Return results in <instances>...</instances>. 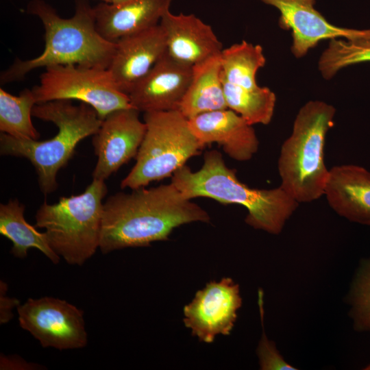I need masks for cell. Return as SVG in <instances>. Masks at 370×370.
Segmentation results:
<instances>
[{
    "label": "cell",
    "instance_id": "cell-1",
    "mask_svg": "<svg viewBox=\"0 0 370 370\" xmlns=\"http://www.w3.org/2000/svg\"><path fill=\"white\" fill-rule=\"evenodd\" d=\"M200 206L186 198L171 182L110 195L103 202L99 249L104 254L149 246L169 240L173 230L193 222L209 223Z\"/></svg>",
    "mask_w": 370,
    "mask_h": 370
},
{
    "label": "cell",
    "instance_id": "cell-2",
    "mask_svg": "<svg viewBox=\"0 0 370 370\" xmlns=\"http://www.w3.org/2000/svg\"><path fill=\"white\" fill-rule=\"evenodd\" d=\"M29 14L37 16L45 29V47L38 56L26 60L16 58L0 75V83L21 81L40 67L76 64L108 69L116 42L104 39L97 32L93 7L87 0H75V13L62 18L43 0H32Z\"/></svg>",
    "mask_w": 370,
    "mask_h": 370
},
{
    "label": "cell",
    "instance_id": "cell-3",
    "mask_svg": "<svg viewBox=\"0 0 370 370\" xmlns=\"http://www.w3.org/2000/svg\"><path fill=\"white\" fill-rule=\"evenodd\" d=\"M171 182L187 199L208 197L223 204L247 208L245 223L256 230L279 234L299 206L280 186L271 189L252 188L241 182L236 170L227 166L222 154L205 153L200 169L184 165L171 176Z\"/></svg>",
    "mask_w": 370,
    "mask_h": 370
},
{
    "label": "cell",
    "instance_id": "cell-4",
    "mask_svg": "<svg viewBox=\"0 0 370 370\" xmlns=\"http://www.w3.org/2000/svg\"><path fill=\"white\" fill-rule=\"evenodd\" d=\"M32 116L54 123L58 133L42 141L1 133L0 153L27 159L36 170L40 191L48 195L57 190V174L73 157L77 145L94 135L102 119L90 106L82 102L73 105L71 100L36 103Z\"/></svg>",
    "mask_w": 370,
    "mask_h": 370
},
{
    "label": "cell",
    "instance_id": "cell-5",
    "mask_svg": "<svg viewBox=\"0 0 370 370\" xmlns=\"http://www.w3.org/2000/svg\"><path fill=\"white\" fill-rule=\"evenodd\" d=\"M335 108L310 101L299 110L291 136L278 161L280 186L295 201L309 203L324 195L330 169L325 164L327 133L334 125Z\"/></svg>",
    "mask_w": 370,
    "mask_h": 370
},
{
    "label": "cell",
    "instance_id": "cell-6",
    "mask_svg": "<svg viewBox=\"0 0 370 370\" xmlns=\"http://www.w3.org/2000/svg\"><path fill=\"white\" fill-rule=\"evenodd\" d=\"M107 193L105 181L92 179L81 194L45 201L37 210L35 227L45 229L49 245L67 264L83 265L99 249Z\"/></svg>",
    "mask_w": 370,
    "mask_h": 370
},
{
    "label": "cell",
    "instance_id": "cell-7",
    "mask_svg": "<svg viewBox=\"0 0 370 370\" xmlns=\"http://www.w3.org/2000/svg\"><path fill=\"white\" fill-rule=\"evenodd\" d=\"M146 132L136 163L121 182L132 190L172 176L204 147L180 111L144 112Z\"/></svg>",
    "mask_w": 370,
    "mask_h": 370
},
{
    "label": "cell",
    "instance_id": "cell-8",
    "mask_svg": "<svg viewBox=\"0 0 370 370\" xmlns=\"http://www.w3.org/2000/svg\"><path fill=\"white\" fill-rule=\"evenodd\" d=\"M32 90L37 103L78 100L93 108L101 119L115 110L132 107L128 95L119 90L108 69L76 64L49 66Z\"/></svg>",
    "mask_w": 370,
    "mask_h": 370
},
{
    "label": "cell",
    "instance_id": "cell-9",
    "mask_svg": "<svg viewBox=\"0 0 370 370\" xmlns=\"http://www.w3.org/2000/svg\"><path fill=\"white\" fill-rule=\"evenodd\" d=\"M16 310L20 327L42 347L62 351L88 344L84 312L66 300L47 296L29 298Z\"/></svg>",
    "mask_w": 370,
    "mask_h": 370
},
{
    "label": "cell",
    "instance_id": "cell-10",
    "mask_svg": "<svg viewBox=\"0 0 370 370\" xmlns=\"http://www.w3.org/2000/svg\"><path fill=\"white\" fill-rule=\"evenodd\" d=\"M241 305L239 285L232 278L212 280L184 306L183 322L193 336L211 343L217 335L231 333Z\"/></svg>",
    "mask_w": 370,
    "mask_h": 370
},
{
    "label": "cell",
    "instance_id": "cell-11",
    "mask_svg": "<svg viewBox=\"0 0 370 370\" xmlns=\"http://www.w3.org/2000/svg\"><path fill=\"white\" fill-rule=\"evenodd\" d=\"M139 113L131 107L115 110L102 119L92 139L97 156L92 179L105 181L136 157L146 132Z\"/></svg>",
    "mask_w": 370,
    "mask_h": 370
},
{
    "label": "cell",
    "instance_id": "cell-12",
    "mask_svg": "<svg viewBox=\"0 0 370 370\" xmlns=\"http://www.w3.org/2000/svg\"><path fill=\"white\" fill-rule=\"evenodd\" d=\"M276 8L280 12L279 26L291 30V51L296 58L325 39L343 38L349 40L370 39V29L358 30L330 23L314 7L315 0H260Z\"/></svg>",
    "mask_w": 370,
    "mask_h": 370
},
{
    "label": "cell",
    "instance_id": "cell-13",
    "mask_svg": "<svg viewBox=\"0 0 370 370\" xmlns=\"http://www.w3.org/2000/svg\"><path fill=\"white\" fill-rule=\"evenodd\" d=\"M193 74L167 52L128 94L131 106L140 112L178 110Z\"/></svg>",
    "mask_w": 370,
    "mask_h": 370
},
{
    "label": "cell",
    "instance_id": "cell-14",
    "mask_svg": "<svg viewBox=\"0 0 370 370\" xmlns=\"http://www.w3.org/2000/svg\"><path fill=\"white\" fill-rule=\"evenodd\" d=\"M166 53L165 36L158 24L118 40L108 69L119 90L128 95Z\"/></svg>",
    "mask_w": 370,
    "mask_h": 370
},
{
    "label": "cell",
    "instance_id": "cell-15",
    "mask_svg": "<svg viewBox=\"0 0 370 370\" xmlns=\"http://www.w3.org/2000/svg\"><path fill=\"white\" fill-rule=\"evenodd\" d=\"M188 121L204 147L217 143L237 161L249 160L258 151L259 141L252 125L229 108L205 112Z\"/></svg>",
    "mask_w": 370,
    "mask_h": 370
},
{
    "label": "cell",
    "instance_id": "cell-16",
    "mask_svg": "<svg viewBox=\"0 0 370 370\" xmlns=\"http://www.w3.org/2000/svg\"><path fill=\"white\" fill-rule=\"evenodd\" d=\"M159 25L168 55L182 64L193 66L219 56L223 49L211 26L195 14H173L168 10Z\"/></svg>",
    "mask_w": 370,
    "mask_h": 370
},
{
    "label": "cell",
    "instance_id": "cell-17",
    "mask_svg": "<svg viewBox=\"0 0 370 370\" xmlns=\"http://www.w3.org/2000/svg\"><path fill=\"white\" fill-rule=\"evenodd\" d=\"M171 1L128 0L118 4L101 2L93 7L96 29L104 39L116 42L158 25L169 10Z\"/></svg>",
    "mask_w": 370,
    "mask_h": 370
},
{
    "label": "cell",
    "instance_id": "cell-18",
    "mask_svg": "<svg viewBox=\"0 0 370 370\" xmlns=\"http://www.w3.org/2000/svg\"><path fill=\"white\" fill-rule=\"evenodd\" d=\"M324 195L338 215L370 225V171L366 169L354 164L331 168Z\"/></svg>",
    "mask_w": 370,
    "mask_h": 370
},
{
    "label": "cell",
    "instance_id": "cell-19",
    "mask_svg": "<svg viewBox=\"0 0 370 370\" xmlns=\"http://www.w3.org/2000/svg\"><path fill=\"white\" fill-rule=\"evenodd\" d=\"M226 108L220 54L193 66L191 80L178 111L189 119Z\"/></svg>",
    "mask_w": 370,
    "mask_h": 370
},
{
    "label": "cell",
    "instance_id": "cell-20",
    "mask_svg": "<svg viewBox=\"0 0 370 370\" xmlns=\"http://www.w3.org/2000/svg\"><path fill=\"white\" fill-rule=\"evenodd\" d=\"M25 207L18 199L0 204V234L12 243L11 254L25 258L29 249L40 251L52 263L58 264L60 257L49 244L46 234L38 232L24 217Z\"/></svg>",
    "mask_w": 370,
    "mask_h": 370
},
{
    "label": "cell",
    "instance_id": "cell-21",
    "mask_svg": "<svg viewBox=\"0 0 370 370\" xmlns=\"http://www.w3.org/2000/svg\"><path fill=\"white\" fill-rule=\"evenodd\" d=\"M265 63L262 47L243 40L223 49L221 78L245 88H256L259 86L256 82L257 72Z\"/></svg>",
    "mask_w": 370,
    "mask_h": 370
},
{
    "label": "cell",
    "instance_id": "cell-22",
    "mask_svg": "<svg viewBox=\"0 0 370 370\" xmlns=\"http://www.w3.org/2000/svg\"><path fill=\"white\" fill-rule=\"evenodd\" d=\"M223 81L227 108L242 116L249 124L268 125L275 106V93L267 87L245 88Z\"/></svg>",
    "mask_w": 370,
    "mask_h": 370
},
{
    "label": "cell",
    "instance_id": "cell-23",
    "mask_svg": "<svg viewBox=\"0 0 370 370\" xmlns=\"http://www.w3.org/2000/svg\"><path fill=\"white\" fill-rule=\"evenodd\" d=\"M37 103L32 90L25 88L18 96L0 88V131L9 136L38 140L40 134L32 121Z\"/></svg>",
    "mask_w": 370,
    "mask_h": 370
},
{
    "label": "cell",
    "instance_id": "cell-24",
    "mask_svg": "<svg viewBox=\"0 0 370 370\" xmlns=\"http://www.w3.org/2000/svg\"><path fill=\"white\" fill-rule=\"evenodd\" d=\"M370 62V39H332L319 60L322 76L330 79L344 67Z\"/></svg>",
    "mask_w": 370,
    "mask_h": 370
},
{
    "label": "cell",
    "instance_id": "cell-25",
    "mask_svg": "<svg viewBox=\"0 0 370 370\" xmlns=\"http://www.w3.org/2000/svg\"><path fill=\"white\" fill-rule=\"evenodd\" d=\"M350 317L356 331H370V258L364 259L354 278L348 295Z\"/></svg>",
    "mask_w": 370,
    "mask_h": 370
},
{
    "label": "cell",
    "instance_id": "cell-26",
    "mask_svg": "<svg viewBox=\"0 0 370 370\" xmlns=\"http://www.w3.org/2000/svg\"><path fill=\"white\" fill-rule=\"evenodd\" d=\"M258 307L262 325V336L257 348L260 369L262 370H295V367L288 363L277 349L275 343L268 338L264 328V293H258Z\"/></svg>",
    "mask_w": 370,
    "mask_h": 370
},
{
    "label": "cell",
    "instance_id": "cell-27",
    "mask_svg": "<svg viewBox=\"0 0 370 370\" xmlns=\"http://www.w3.org/2000/svg\"><path fill=\"white\" fill-rule=\"evenodd\" d=\"M8 284L3 280L0 281V323L5 324L13 317L12 310L20 305V301L16 298L7 295Z\"/></svg>",
    "mask_w": 370,
    "mask_h": 370
},
{
    "label": "cell",
    "instance_id": "cell-28",
    "mask_svg": "<svg viewBox=\"0 0 370 370\" xmlns=\"http://www.w3.org/2000/svg\"><path fill=\"white\" fill-rule=\"evenodd\" d=\"M46 367L34 362L26 361L21 356L16 355L5 356L1 354V370H40Z\"/></svg>",
    "mask_w": 370,
    "mask_h": 370
},
{
    "label": "cell",
    "instance_id": "cell-29",
    "mask_svg": "<svg viewBox=\"0 0 370 370\" xmlns=\"http://www.w3.org/2000/svg\"><path fill=\"white\" fill-rule=\"evenodd\" d=\"M100 1H101V2L110 3V4H118V3L127 1L128 0H100Z\"/></svg>",
    "mask_w": 370,
    "mask_h": 370
},
{
    "label": "cell",
    "instance_id": "cell-30",
    "mask_svg": "<svg viewBox=\"0 0 370 370\" xmlns=\"http://www.w3.org/2000/svg\"><path fill=\"white\" fill-rule=\"evenodd\" d=\"M366 369H370V365Z\"/></svg>",
    "mask_w": 370,
    "mask_h": 370
}]
</instances>
